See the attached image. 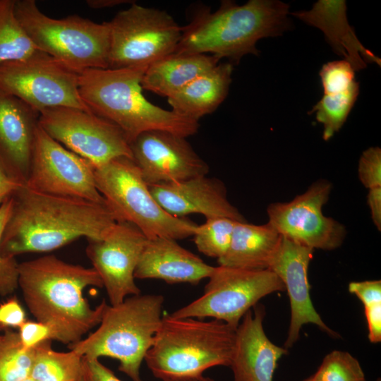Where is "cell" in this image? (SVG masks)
Masks as SVG:
<instances>
[{
    "label": "cell",
    "mask_w": 381,
    "mask_h": 381,
    "mask_svg": "<svg viewBox=\"0 0 381 381\" xmlns=\"http://www.w3.org/2000/svg\"><path fill=\"white\" fill-rule=\"evenodd\" d=\"M11 197L0 245L5 258L52 251L80 237L101 239L117 222L107 202L43 194L25 184Z\"/></svg>",
    "instance_id": "1"
},
{
    "label": "cell",
    "mask_w": 381,
    "mask_h": 381,
    "mask_svg": "<svg viewBox=\"0 0 381 381\" xmlns=\"http://www.w3.org/2000/svg\"><path fill=\"white\" fill-rule=\"evenodd\" d=\"M18 286L30 313L50 327L52 340L68 346L99 324L107 305L103 300L92 308L83 296L87 287H103L92 267L54 255L18 263Z\"/></svg>",
    "instance_id": "2"
},
{
    "label": "cell",
    "mask_w": 381,
    "mask_h": 381,
    "mask_svg": "<svg viewBox=\"0 0 381 381\" xmlns=\"http://www.w3.org/2000/svg\"><path fill=\"white\" fill-rule=\"evenodd\" d=\"M289 4L277 0H249L241 6L224 0L214 12L198 8L183 27L174 53L210 54L238 64L246 54H259V40L280 36L289 30Z\"/></svg>",
    "instance_id": "3"
},
{
    "label": "cell",
    "mask_w": 381,
    "mask_h": 381,
    "mask_svg": "<svg viewBox=\"0 0 381 381\" xmlns=\"http://www.w3.org/2000/svg\"><path fill=\"white\" fill-rule=\"evenodd\" d=\"M147 68H92L79 74V93L89 110L117 126L131 143L142 133L167 131L184 138L197 133L198 121L149 102L141 80Z\"/></svg>",
    "instance_id": "4"
},
{
    "label": "cell",
    "mask_w": 381,
    "mask_h": 381,
    "mask_svg": "<svg viewBox=\"0 0 381 381\" xmlns=\"http://www.w3.org/2000/svg\"><path fill=\"white\" fill-rule=\"evenodd\" d=\"M235 334V328L221 320L163 315L144 361L161 380L200 375L219 365L229 367Z\"/></svg>",
    "instance_id": "5"
},
{
    "label": "cell",
    "mask_w": 381,
    "mask_h": 381,
    "mask_svg": "<svg viewBox=\"0 0 381 381\" xmlns=\"http://www.w3.org/2000/svg\"><path fill=\"white\" fill-rule=\"evenodd\" d=\"M160 294H138L116 305H107L99 327L86 338L68 346L89 359L110 357L132 381H142L140 368L163 316Z\"/></svg>",
    "instance_id": "6"
},
{
    "label": "cell",
    "mask_w": 381,
    "mask_h": 381,
    "mask_svg": "<svg viewBox=\"0 0 381 381\" xmlns=\"http://www.w3.org/2000/svg\"><path fill=\"white\" fill-rule=\"evenodd\" d=\"M15 12L38 50L78 73L109 68L108 22L97 23L75 14L53 18L41 11L35 0H16Z\"/></svg>",
    "instance_id": "7"
},
{
    "label": "cell",
    "mask_w": 381,
    "mask_h": 381,
    "mask_svg": "<svg viewBox=\"0 0 381 381\" xmlns=\"http://www.w3.org/2000/svg\"><path fill=\"white\" fill-rule=\"evenodd\" d=\"M95 180L117 222L134 224L147 239L166 237L177 241L193 236L198 224L168 214L152 196L132 159L120 157L95 167Z\"/></svg>",
    "instance_id": "8"
},
{
    "label": "cell",
    "mask_w": 381,
    "mask_h": 381,
    "mask_svg": "<svg viewBox=\"0 0 381 381\" xmlns=\"http://www.w3.org/2000/svg\"><path fill=\"white\" fill-rule=\"evenodd\" d=\"M109 68L145 67L173 54L183 27L166 11L133 2L108 22Z\"/></svg>",
    "instance_id": "9"
},
{
    "label": "cell",
    "mask_w": 381,
    "mask_h": 381,
    "mask_svg": "<svg viewBox=\"0 0 381 381\" xmlns=\"http://www.w3.org/2000/svg\"><path fill=\"white\" fill-rule=\"evenodd\" d=\"M207 279L201 296L170 315L212 318L236 329L245 314L261 298L285 291L282 280L269 269L247 270L218 265Z\"/></svg>",
    "instance_id": "10"
},
{
    "label": "cell",
    "mask_w": 381,
    "mask_h": 381,
    "mask_svg": "<svg viewBox=\"0 0 381 381\" xmlns=\"http://www.w3.org/2000/svg\"><path fill=\"white\" fill-rule=\"evenodd\" d=\"M79 74L37 50L0 64V95L20 99L39 112L61 107L90 111L79 93Z\"/></svg>",
    "instance_id": "11"
},
{
    "label": "cell",
    "mask_w": 381,
    "mask_h": 381,
    "mask_svg": "<svg viewBox=\"0 0 381 381\" xmlns=\"http://www.w3.org/2000/svg\"><path fill=\"white\" fill-rule=\"evenodd\" d=\"M39 126L95 167L120 157L132 159L130 143L123 132L91 111L66 107L47 109L40 112Z\"/></svg>",
    "instance_id": "12"
},
{
    "label": "cell",
    "mask_w": 381,
    "mask_h": 381,
    "mask_svg": "<svg viewBox=\"0 0 381 381\" xmlns=\"http://www.w3.org/2000/svg\"><path fill=\"white\" fill-rule=\"evenodd\" d=\"M25 185L43 194L106 202L96 187L95 167L56 141L40 126Z\"/></svg>",
    "instance_id": "13"
},
{
    "label": "cell",
    "mask_w": 381,
    "mask_h": 381,
    "mask_svg": "<svg viewBox=\"0 0 381 381\" xmlns=\"http://www.w3.org/2000/svg\"><path fill=\"white\" fill-rule=\"evenodd\" d=\"M332 183L320 179L289 202H275L267 208L268 222L281 236L314 249L332 250L346 236L345 226L324 215Z\"/></svg>",
    "instance_id": "14"
},
{
    "label": "cell",
    "mask_w": 381,
    "mask_h": 381,
    "mask_svg": "<svg viewBox=\"0 0 381 381\" xmlns=\"http://www.w3.org/2000/svg\"><path fill=\"white\" fill-rule=\"evenodd\" d=\"M87 241L86 254L102 279L110 305L141 294L134 274L147 238L136 226L118 222L104 238Z\"/></svg>",
    "instance_id": "15"
},
{
    "label": "cell",
    "mask_w": 381,
    "mask_h": 381,
    "mask_svg": "<svg viewBox=\"0 0 381 381\" xmlns=\"http://www.w3.org/2000/svg\"><path fill=\"white\" fill-rule=\"evenodd\" d=\"M130 147L132 159L149 186L206 176L210 171L186 138L167 131L142 133Z\"/></svg>",
    "instance_id": "16"
},
{
    "label": "cell",
    "mask_w": 381,
    "mask_h": 381,
    "mask_svg": "<svg viewBox=\"0 0 381 381\" xmlns=\"http://www.w3.org/2000/svg\"><path fill=\"white\" fill-rule=\"evenodd\" d=\"M313 249L281 236L268 269L282 280L289 298L291 319L284 348L297 341L303 325L313 324L332 337L339 335L330 329L316 311L310 294L308 270Z\"/></svg>",
    "instance_id": "17"
},
{
    "label": "cell",
    "mask_w": 381,
    "mask_h": 381,
    "mask_svg": "<svg viewBox=\"0 0 381 381\" xmlns=\"http://www.w3.org/2000/svg\"><path fill=\"white\" fill-rule=\"evenodd\" d=\"M158 204L170 215L185 218L191 214H202L206 219L225 217L247 222L227 198L224 183L206 176L150 186Z\"/></svg>",
    "instance_id": "18"
},
{
    "label": "cell",
    "mask_w": 381,
    "mask_h": 381,
    "mask_svg": "<svg viewBox=\"0 0 381 381\" xmlns=\"http://www.w3.org/2000/svg\"><path fill=\"white\" fill-rule=\"evenodd\" d=\"M265 307L258 303L243 317L236 329L229 367L233 381H273L278 361L288 353L267 337L264 328Z\"/></svg>",
    "instance_id": "19"
},
{
    "label": "cell",
    "mask_w": 381,
    "mask_h": 381,
    "mask_svg": "<svg viewBox=\"0 0 381 381\" xmlns=\"http://www.w3.org/2000/svg\"><path fill=\"white\" fill-rule=\"evenodd\" d=\"M40 112L15 97L0 95V167L25 184Z\"/></svg>",
    "instance_id": "20"
},
{
    "label": "cell",
    "mask_w": 381,
    "mask_h": 381,
    "mask_svg": "<svg viewBox=\"0 0 381 381\" xmlns=\"http://www.w3.org/2000/svg\"><path fill=\"white\" fill-rule=\"evenodd\" d=\"M214 267L182 247L176 240L156 237L147 239L134 277L161 279L168 284H196L208 278Z\"/></svg>",
    "instance_id": "21"
},
{
    "label": "cell",
    "mask_w": 381,
    "mask_h": 381,
    "mask_svg": "<svg viewBox=\"0 0 381 381\" xmlns=\"http://www.w3.org/2000/svg\"><path fill=\"white\" fill-rule=\"evenodd\" d=\"M345 1L319 0L309 11L291 13L307 24L320 29L334 52L360 71L366 63L380 66V59L365 48L357 38L346 18Z\"/></svg>",
    "instance_id": "22"
},
{
    "label": "cell",
    "mask_w": 381,
    "mask_h": 381,
    "mask_svg": "<svg viewBox=\"0 0 381 381\" xmlns=\"http://www.w3.org/2000/svg\"><path fill=\"white\" fill-rule=\"evenodd\" d=\"M232 71L229 62L219 63L168 97L171 110L196 121L212 113L228 95Z\"/></svg>",
    "instance_id": "23"
},
{
    "label": "cell",
    "mask_w": 381,
    "mask_h": 381,
    "mask_svg": "<svg viewBox=\"0 0 381 381\" xmlns=\"http://www.w3.org/2000/svg\"><path fill=\"white\" fill-rule=\"evenodd\" d=\"M281 238L269 223L263 224L238 222L229 247L219 266L247 270H267Z\"/></svg>",
    "instance_id": "24"
},
{
    "label": "cell",
    "mask_w": 381,
    "mask_h": 381,
    "mask_svg": "<svg viewBox=\"0 0 381 381\" xmlns=\"http://www.w3.org/2000/svg\"><path fill=\"white\" fill-rule=\"evenodd\" d=\"M210 54L173 53L151 64L145 71L143 89L169 97L219 64Z\"/></svg>",
    "instance_id": "25"
},
{
    "label": "cell",
    "mask_w": 381,
    "mask_h": 381,
    "mask_svg": "<svg viewBox=\"0 0 381 381\" xmlns=\"http://www.w3.org/2000/svg\"><path fill=\"white\" fill-rule=\"evenodd\" d=\"M51 341L46 340L35 347L30 377L35 381H80L83 357L71 349L54 351Z\"/></svg>",
    "instance_id": "26"
},
{
    "label": "cell",
    "mask_w": 381,
    "mask_h": 381,
    "mask_svg": "<svg viewBox=\"0 0 381 381\" xmlns=\"http://www.w3.org/2000/svg\"><path fill=\"white\" fill-rule=\"evenodd\" d=\"M16 0H0V64L25 59L38 49L18 21Z\"/></svg>",
    "instance_id": "27"
},
{
    "label": "cell",
    "mask_w": 381,
    "mask_h": 381,
    "mask_svg": "<svg viewBox=\"0 0 381 381\" xmlns=\"http://www.w3.org/2000/svg\"><path fill=\"white\" fill-rule=\"evenodd\" d=\"M359 94L356 80L345 91L324 95L308 114L315 113L316 120L323 126V140H329L342 127Z\"/></svg>",
    "instance_id": "28"
},
{
    "label": "cell",
    "mask_w": 381,
    "mask_h": 381,
    "mask_svg": "<svg viewBox=\"0 0 381 381\" xmlns=\"http://www.w3.org/2000/svg\"><path fill=\"white\" fill-rule=\"evenodd\" d=\"M35 348L23 350L18 332L6 330L0 340V381H23L30 377Z\"/></svg>",
    "instance_id": "29"
},
{
    "label": "cell",
    "mask_w": 381,
    "mask_h": 381,
    "mask_svg": "<svg viewBox=\"0 0 381 381\" xmlns=\"http://www.w3.org/2000/svg\"><path fill=\"white\" fill-rule=\"evenodd\" d=\"M237 222L229 218L218 217L206 219L204 224L198 225L193 236L198 251L217 260L221 258L229 247Z\"/></svg>",
    "instance_id": "30"
},
{
    "label": "cell",
    "mask_w": 381,
    "mask_h": 381,
    "mask_svg": "<svg viewBox=\"0 0 381 381\" xmlns=\"http://www.w3.org/2000/svg\"><path fill=\"white\" fill-rule=\"evenodd\" d=\"M315 375L322 381H367L358 361L339 350L327 354Z\"/></svg>",
    "instance_id": "31"
},
{
    "label": "cell",
    "mask_w": 381,
    "mask_h": 381,
    "mask_svg": "<svg viewBox=\"0 0 381 381\" xmlns=\"http://www.w3.org/2000/svg\"><path fill=\"white\" fill-rule=\"evenodd\" d=\"M13 207L11 195L0 205V245ZM18 263L16 258H5L0 253V296L13 293L18 287Z\"/></svg>",
    "instance_id": "32"
},
{
    "label": "cell",
    "mask_w": 381,
    "mask_h": 381,
    "mask_svg": "<svg viewBox=\"0 0 381 381\" xmlns=\"http://www.w3.org/2000/svg\"><path fill=\"white\" fill-rule=\"evenodd\" d=\"M324 95H333L347 90L355 81V71L346 60L329 61L319 73Z\"/></svg>",
    "instance_id": "33"
},
{
    "label": "cell",
    "mask_w": 381,
    "mask_h": 381,
    "mask_svg": "<svg viewBox=\"0 0 381 381\" xmlns=\"http://www.w3.org/2000/svg\"><path fill=\"white\" fill-rule=\"evenodd\" d=\"M358 175L368 190L381 187V149L370 147L364 150L359 159Z\"/></svg>",
    "instance_id": "34"
},
{
    "label": "cell",
    "mask_w": 381,
    "mask_h": 381,
    "mask_svg": "<svg viewBox=\"0 0 381 381\" xmlns=\"http://www.w3.org/2000/svg\"><path fill=\"white\" fill-rule=\"evenodd\" d=\"M18 334L23 350L35 348L39 344L52 340L50 327L38 321L26 320L19 328Z\"/></svg>",
    "instance_id": "35"
},
{
    "label": "cell",
    "mask_w": 381,
    "mask_h": 381,
    "mask_svg": "<svg viewBox=\"0 0 381 381\" xmlns=\"http://www.w3.org/2000/svg\"><path fill=\"white\" fill-rule=\"evenodd\" d=\"M26 320L25 311L16 296L0 303V331L18 329Z\"/></svg>",
    "instance_id": "36"
},
{
    "label": "cell",
    "mask_w": 381,
    "mask_h": 381,
    "mask_svg": "<svg viewBox=\"0 0 381 381\" xmlns=\"http://www.w3.org/2000/svg\"><path fill=\"white\" fill-rule=\"evenodd\" d=\"M349 293L354 294L363 306L381 303V281L366 280L349 284Z\"/></svg>",
    "instance_id": "37"
},
{
    "label": "cell",
    "mask_w": 381,
    "mask_h": 381,
    "mask_svg": "<svg viewBox=\"0 0 381 381\" xmlns=\"http://www.w3.org/2000/svg\"><path fill=\"white\" fill-rule=\"evenodd\" d=\"M80 381H121L99 359L83 357V368Z\"/></svg>",
    "instance_id": "38"
},
{
    "label": "cell",
    "mask_w": 381,
    "mask_h": 381,
    "mask_svg": "<svg viewBox=\"0 0 381 381\" xmlns=\"http://www.w3.org/2000/svg\"><path fill=\"white\" fill-rule=\"evenodd\" d=\"M368 325V337L371 343L381 341V303L364 307Z\"/></svg>",
    "instance_id": "39"
},
{
    "label": "cell",
    "mask_w": 381,
    "mask_h": 381,
    "mask_svg": "<svg viewBox=\"0 0 381 381\" xmlns=\"http://www.w3.org/2000/svg\"><path fill=\"white\" fill-rule=\"evenodd\" d=\"M367 205L369 207L372 221L378 231L381 230V187L368 190Z\"/></svg>",
    "instance_id": "40"
},
{
    "label": "cell",
    "mask_w": 381,
    "mask_h": 381,
    "mask_svg": "<svg viewBox=\"0 0 381 381\" xmlns=\"http://www.w3.org/2000/svg\"><path fill=\"white\" fill-rule=\"evenodd\" d=\"M23 185L24 184L9 176L0 167V205Z\"/></svg>",
    "instance_id": "41"
},
{
    "label": "cell",
    "mask_w": 381,
    "mask_h": 381,
    "mask_svg": "<svg viewBox=\"0 0 381 381\" xmlns=\"http://www.w3.org/2000/svg\"><path fill=\"white\" fill-rule=\"evenodd\" d=\"M133 1L129 0H87L86 4L91 8L102 9L112 8L124 4H133Z\"/></svg>",
    "instance_id": "42"
},
{
    "label": "cell",
    "mask_w": 381,
    "mask_h": 381,
    "mask_svg": "<svg viewBox=\"0 0 381 381\" xmlns=\"http://www.w3.org/2000/svg\"><path fill=\"white\" fill-rule=\"evenodd\" d=\"M162 381H215L214 379L204 376L203 374L196 376H187L179 377H170L162 380Z\"/></svg>",
    "instance_id": "43"
},
{
    "label": "cell",
    "mask_w": 381,
    "mask_h": 381,
    "mask_svg": "<svg viewBox=\"0 0 381 381\" xmlns=\"http://www.w3.org/2000/svg\"><path fill=\"white\" fill-rule=\"evenodd\" d=\"M303 381H322L317 375L313 374L312 376L303 380Z\"/></svg>",
    "instance_id": "44"
},
{
    "label": "cell",
    "mask_w": 381,
    "mask_h": 381,
    "mask_svg": "<svg viewBox=\"0 0 381 381\" xmlns=\"http://www.w3.org/2000/svg\"><path fill=\"white\" fill-rule=\"evenodd\" d=\"M23 381H35V380H34L32 379L31 377H29V378H28V379H26V380H23Z\"/></svg>",
    "instance_id": "45"
},
{
    "label": "cell",
    "mask_w": 381,
    "mask_h": 381,
    "mask_svg": "<svg viewBox=\"0 0 381 381\" xmlns=\"http://www.w3.org/2000/svg\"><path fill=\"white\" fill-rule=\"evenodd\" d=\"M1 335H0V340H1Z\"/></svg>",
    "instance_id": "46"
},
{
    "label": "cell",
    "mask_w": 381,
    "mask_h": 381,
    "mask_svg": "<svg viewBox=\"0 0 381 381\" xmlns=\"http://www.w3.org/2000/svg\"><path fill=\"white\" fill-rule=\"evenodd\" d=\"M377 381H380V379H379V380H377Z\"/></svg>",
    "instance_id": "47"
}]
</instances>
